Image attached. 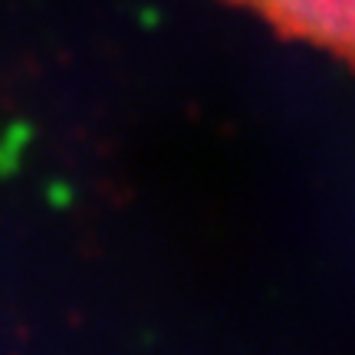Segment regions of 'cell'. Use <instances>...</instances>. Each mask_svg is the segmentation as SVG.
Instances as JSON below:
<instances>
[{"mask_svg":"<svg viewBox=\"0 0 355 355\" xmlns=\"http://www.w3.org/2000/svg\"><path fill=\"white\" fill-rule=\"evenodd\" d=\"M257 13L279 37L309 43L355 69V0H227Z\"/></svg>","mask_w":355,"mask_h":355,"instance_id":"6da1fadb","label":"cell"}]
</instances>
